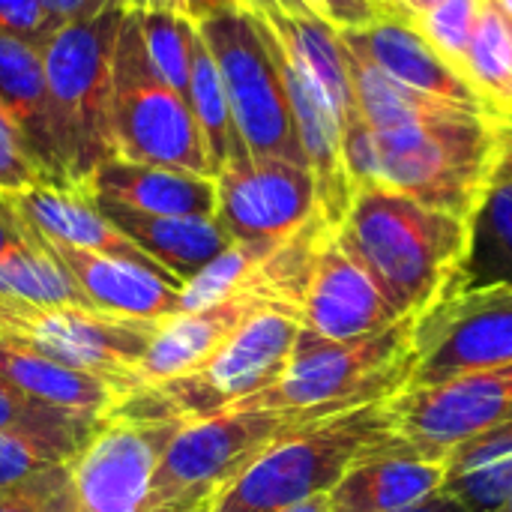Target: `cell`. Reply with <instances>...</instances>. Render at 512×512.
<instances>
[{"label":"cell","instance_id":"obj_1","mask_svg":"<svg viewBox=\"0 0 512 512\" xmlns=\"http://www.w3.org/2000/svg\"><path fill=\"white\" fill-rule=\"evenodd\" d=\"M342 150L354 192H399L468 222L495 174V126L483 114L387 132H375L357 117L342 129Z\"/></svg>","mask_w":512,"mask_h":512},{"label":"cell","instance_id":"obj_2","mask_svg":"<svg viewBox=\"0 0 512 512\" xmlns=\"http://www.w3.org/2000/svg\"><path fill=\"white\" fill-rule=\"evenodd\" d=\"M405 318L465 288L474 222L387 189H357L336 228Z\"/></svg>","mask_w":512,"mask_h":512},{"label":"cell","instance_id":"obj_3","mask_svg":"<svg viewBox=\"0 0 512 512\" xmlns=\"http://www.w3.org/2000/svg\"><path fill=\"white\" fill-rule=\"evenodd\" d=\"M417 318H402L372 336L330 342L300 327L285 372L261 393L225 411H276L309 420L390 402L411 384Z\"/></svg>","mask_w":512,"mask_h":512},{"label":"cell","instance_id":"obj_4","mask_svg":"<svg viewBox=\"0 0 512 512\" xmlns=\"http://www.w3.org/2000/svg\"><path fill=\"white\" fill-rule=\"evenodd\" d=\"M396 438L390 402L300 423L267 444L210 512H282L330 495L354 462Z\"/></svg>","mask_w":512,"mask_h":512},{"label":"cell","instance_id":"obj_5","mask_svg":"<svg viewBox=\"0 0 512 512\" xmlns=\"http://www.w3.org/2000/svg\"><path fill=\"white\" fill-rule=\"evenodd\" d=\"M120 3L60 27L42 51L51 123L69 192H87L96 171L114 159L111 57L126 21Z\"/></svg>","mask_w":512,"mask_h":512},{"label":"cell","instance_id":"obj_6","mask_svg":"<svg viewBox=\"0 0 512 512\" xmlns=\"http://www.w3.org/2000/svg\"><path fill=\"white\" fill-rule=\"evenodd\" d=\"M114 159L216 177L189 102L153 69L129 12L111 57Z\"/></svg>","mask_w":512,"mask_h":512},{"label":"cell","instance_id":"obj_7","mask_svg":"<svg viewBox=\"0 0 512 512\" xmlns=\"http://www.w3.org/2000/svg\"><path fill=\"white\" fill-rule=\"evenodd\" d=\"M300 423L309 417L276 411H219L183 423L156 462L150 510L210 512L267 444Z\"/></svg>","mask_w":512,"mask_h":512},{"label":"cell","instance_id":"obj_8","mask_svg":"<svg viewBox=\"0 0 512 512\" xmlns=\"http://www.w3.org/2000/svg\"><path fill=\"white\" fill-rule=\"evenodd\" d=\"M195 27L219 66L246 153L306 165L264 21L249 9H216L195 21Z\"/></svg>","mask_w":512,"mask_h":512},{"label":"cell","instance_id":"obj_9","mask_svg":"<svg viewBox=\"0 0 512 512\" xmlns=\"http://www.w3.org/2000/svg\"><path fill=\"white\" fill-rule=\"evenodd\" d=\"M186 420L135 390L69 462V512H153L150 480Z\"/></svg>","mask_w":512,"mask_h":512},{"label":"cell","instance_id":"obj_10","mask_svg":"<svg viewBox=\"0 0 512 512\" xmlns=\"http://www.w3.org/2000/svg\"><path fill=\"white\" fill-rule=\"evenodd\" d=\"M159 321H135L90 306L0 297V336L66 366L99 375L123 396L138 390V363Z\"/></svg>","mask_w":512,"mask_h":512},{"label":"cell","instance_id":"obj_11","mask_svg":"<svg viewBox=\"0 0 512 512\" xmlns=\"http://www.w3.org/2000/svg\"><path fill=\"white\" fill-rule=\"evenodd\" d=\"M300 327V312L264 306L252 312L198 372L141 390L186 423L219 414L261 393L285 372Z\"/></svg>","mask_w":512,"mask_h":512},{"label":"cell","instance_id":"obj_12","mask_svg":"<svg viewBox=\"0 0 512 512\" xmlns=\"http://www.w3.org/2000/svg\"><path fill=\"white\" fill-rule=\"evenodd\" d=\"M510 363L512 285H465L417 318L408 390Z\"/></svg>","mask_w":512,"mask_h":512},{"label":"cell","instance_id":"obj_13","mask_svg":"<svg viewBox=\"0 0 512 512\" xmlns=\"http://www.w3.org/2000/svg\"><path fill=\"white\" fill-rule=\"evenodd\" d=\"M315 216L318 189L306 165L246 153L216 174V219L237 243L288 240Z\"/></svg>","mask_w":512,"mask_h":512},{"label":"cell","instance_id":"obj_14","mask_svg":"<svg viewBox=\"0 0 512 512\" xmlns=\"http://www.w3.org/2000/svg\"><path fill=\"white\" fill-rule=\"evenodd\" d=\"M399 438L411 447L450 456L462 441L512 417V363L468 372L390 399Z\"/></svg>","mask_w":512,"mask_h":512},{"label":"cell","instance_id":"obj_15","mask_svg":"<svg viewBox=\"0 0 512 512\" xmlns=\"http://www.w3.org/2000/svg\"><path fill=\"white\" fill-rule=\"evenodd\" d=\"M402 318L405 315L393 306L378 279L339 240L336 228H327L318 243L300 306L303 330L330 342H351L372 336Z\"/></svg>","mask_w":512,"mask_h":512},{"label":"cell","instance_id":"obj_16","mask_svg":"<svg viewBox=\"0 0 512 512\" xmlns=\"http://www.w3.org/2000/svg\"><path fill=\"white\" fill-rule=\"evenodd\" d=\"M267 30V45L273 51V60L279 66L288 102H291V114H294V126H297V138L306 156V165L315 177V189H318V210L324 216V222L330 228H339L351 198H354V183L345 165V150H342V123L333 111V105L324 99V93L315 87V81L288 57V51L276 42V36Z\"/></svg>","mask_w":512,"mask_h":512},{"label":"cell","instance_id":"obj_17","mask_svg":"<svg viewBox=\"0 0 512 512\" xmlns=\"http://www.w3.org/2000/svg\"><path fill=\"white\" fill-rule=\"evenodd\" d=\"M39 240L51 252V258L66 270L75 291L90 309L135 321H162L180 309L183 282L165 270H153L102 252L60 246L45 237Z\"/></svg>","mask_w":512,"mask_h":512},{"label":"cell","instance_id":"obj_18","mask_svg":"<svg viewBox=\"0 0 512 512\" xmlns=\"http://www.w3.org/2000/svg\"><path fill=\"white\" fill-rule=\"evenodd\" d=\"M447 456L396 438L372 450L333 486L330 512H405L444 492Z\"/></svg>","mask_w":512,"mask_h":512},{"label":"cell","instance_id":"obj_19","mask_svg":"<svg viewBox=\"0 0 512 512\" xmlns=\"http://www.w3.org/2000/svg\"><path fill=\"white\" fill-rule=\"evenodd\" d=\"M345 45L366 54L375 66H381L399 84L435 96L441 102L489 114L483 96L474 90L468 78H462L417 30L411 18H384L366 30H342ZM492 117V114H489Z\"/></svg>","mask_w":512,"mask_h":512},{"label":"cell","instance_id":"obj_20","mask_svg":"<svg viewBox=\"0 0 512 512\" xmlns=\"http://www.w3.org/2000/svg\"><path fill=\"white\" fill-rule=\"evenodd\" d=\"M264 306L273 303L261 294L243 291L210 309L174 312L171 318H162L138 363V390L198 372L234 336V330Z\"/></svg>","mask_w":512,"mask_h":512},{"label":"cell","instance_id":"obj_21","mask_svg":"<svg viewBox=\"0 0 512 512\" xmlns=\"http://www.w3.org/2000/svg\"><path fill=\"white\" fill-rule=\"evenodd\" d=\"M93 204L120 234L183 285L234 243L216 216H156L105 198H93Z\"/></svg>","mask_w":512,"mask_h":512},{"label":"cell","instance_id":"obj_22","mask_svg":"<svg viewBox=\"0 0 512 512\" xmlns=\"http://www.w3.org/2000/svg\"><path fill=\"white\" fill-rule=\"evenodd\" d=\"M0 108L24 138L30 156L45 174L48 189H69L54 141L42 51L3 33H0Z\"/></svg>","mask_w":512,"mask_h":512},{"label":"cell","instance_id":"obj_23","mask_svg":"<svg viewBox=\"0 0 512 512\" xmlns=\"http://www.w3.org/2000/svg\"><path fill=\"white\" fill-rule=\"evenodd\" d=\"M84 195L156 216H216V177L123 159L105 162Z\"/></svg>","mask_w":512,"mask_h":512},{"label":"cell","instance_id":"obj_24","mask_svg":"<svg viewBox=\"0 0 512 512\" xmlns=\"http://www.w3.org/2000/svg\"><path fill=\"white\" fill-rule=\"evenodd\" d=\"M12 195H15V204H18L21 216L27 219V225L51 243L102 252V255H114L123 261H135V264L162 270L156 261H150L126 234H120L99 213V207L93 204L90 195L69 192V189H48V186L12 192Z\"/></svg>","mask_w":512,"mask_h":512},{"label":"cell","instance_id":"obj_25","mask_svg":"<svg viewBox=\"0 0 512 512\" xmlns=\"http://www.w3.org/2000/svg\"><path fill=\"white\" fill-rule=\"evenodd\" d=\"M0 378L39 402L96 420L117 411L126 399L114 384L102 381L99 375L51 360L3 336H0Z\"/></svg>","mask_w":512,"mask_h":512},{"label":"cell","instance_id":"obj_26","mask_svg":"<svg viewBox=\"0 0 512 512\" xmlns=\"http://www.w3.org/2000/svg\"><path fill=\"white\" fill-rule=\"evenodd\" d=\"M342 39V36H339ZM345 63H348V75H351V87H354V102L360 117L375 129V132H387V129H402V126H417V123H438V120H456V117H468V114H480V111H468L450 102H441L435 96L417 93L405 84H399L396 78H390L381 66H375L366 54H360L357 48L345 45ZM489 117V114H483Z\"/></svg>","mask_w":512,"mask_h":512},{"label":"cell","instance_id":"obj_27","mask_svg":"<svg viewBox=\"0 0 512 512\" xmlns=\"http://www.w3.org/2000/svg\"><path fill=\"white\" fill-rule=\"evenodd\" d=\"M444 492L468 512H489L510 498L512 417L450 450Z\"/></svg>","mask_w":512,"mask_h":512},{"label":"cell","instance_id":"obj_28","mask_svg":"<svg viewBox=\"0 0 512 512\" xmlns=\"http://www.w3.org/2000/svg\"><path fill=\"white\" fill-rule=\"evenodd\" d=\"M186 102H189L195 123L204 135L213 174H219V168L228 165L231 159L246 156V147L237 135L234 117H231V105L225 96L219 66H216L207 42L201 39L198 27H192V39H189V93H186Z\"/></svg>","mask_w":512,"mask_h":512},{"label":"cell","instance_id":"obj_29","mask_svg":"<svg viewBox=\"0 0 512 512\" xmlns=\"http://www.w3.org/2000/svg\"><path fill=\"white\" fill-rule=\"evenodd\" d=\"M465 78L483 96L492 117L512 111V33L507 15L492 3L483 0L480 24L474 30L468 57H465Z\"/></svg>","mask_w":512,"mask_h":512},{"label":"cell","instance_id":"obj_30","mask_svg":"<svg viewBox=\"0 0 512 512\" xmlns=\"http://www.w3.org/2000/svg\"><path fill=\"white\" fill-rule=\"evenodd\" d=\"M512 285V180H492L477 216L465 285Z\"/></svg>","mask_w":512,"mask_h":512},{"label":"cell","instance_id":"obj_31","mask_svg":"<svg viewBox=\"0 0 512 512\" xmlns=\"http://www.w3.org/2000/svg\"><path fill=\"white\" fill-rule=\"evenodd\" d=\"M102 420L39 402V399L21 393L18 387H12L9 381L0 378V432L33 435V438L51 441V444L69 450L72 456H78Z\"/></svg>","mask_w":512,"mask_h":512},{"label":"cell","instance_id":"obj_32","mask_svg":"<svg viewBox=\"0 0 512 512\" xmlns=\"http://www.w3.org/2000/svg\"><path fill=\"white\" fill-rule=\"evenodd\" d=\"M0 297H21L51 306H87L45 246L0 258Z\"/></svg>","mask_w":512,"mask_h":512},{"label":"cell","instance_id":"obj_33","mask_svg":"<svg viewBox=\"0 0 512 512\" xmlns=\"http://www.w3.org/2000/svg\"><path fill=\"white\" fill-rule=\"evenodd\" d=\"M138 33L144 39L147 57L159 78L171 84L183 99L189 93V39L195 21L177 12L150 9V12H132Z\"/></svg>","mask_w":512,"mask_h":512},{"label":"cell","instance_id":"obj_34","mask_svg":"<svg viewBox=\"0 0 512 512\" xmlns=\"http://www.w3.org/2000/svg\"><path fill=\"white\" fill-rule=\"evenodd\" d=\"M483 0H444L429 12L417 15V30L429 39V45L465 78V57L480 24Z\"/></svg>","mask_w":512,"mask_h":512},{"label":"cell","instance_id":"obj_35","mask_svg":"<svg viewBox=\"0 0 512 512\" xmlns=\"http://www.w3.org/2000/svg\"><path fill=\"white\" fill-rule=\"evenodd\" d=\"M72 459L75 456L69 450L51 441L18 432H0V489L24 486L51 468L69 465Z\"/></svg>","mask_w":512,"mask_h":512},{"label":"cell","instance_id":"obj_36","mask_svg":"<svg viewBox=\"0 0 512 512\" xmlns=\"http://www.w3.org/2000/svg\"><path fill=\"white\" fill-rule=\"evenodd\" d=\"M0 512H69V465L51 468L24 486L0 489Z\"/></svg>","mask_w":512,"mask_h":512},{"label":"cell","instance_id":"obj_37","mask_svg":"<svg viewBox=\"0 0 512 512\" xmlns=\"http://www.w3.org/2000/svg\"><path fill=\"white\" fill-rule=\"evenodd\" d=\"M48 186L24 138L0 108V192H27Z\"/></svg>","mask_w":512,"mask_h":512},{"label":"cell","instance_id":"obj_38","mask_svg":"<svg viewBox=\"0 0 512 512\" xmlns=\"http://www.w3.org/2000/svg\"><path fill=\"white\" fill-rule=\"evenodd\" d=\"M0 33L45 51L57 30L48 21L42 0H0Z\"/></svg>","mask_w":512,"mask_h":512},{"label":"cell","instance_id":"obj_39","mask_svg":"<svg viewBox=\"0 0 512 512\" xmlns=\"http://www.w3.org/2000/svg\"><path fill=\"white\" fill-rule=\"evenodd\" d=\"M303 3L339 33L342 30H366L384 18L399 15L387 0H303Z\"/></svg>","mask_w":512,"mask_h":512},{"label":"cell","instance_id":"obj_40","mask_svg":"<svg viewBox=\"0 0 512 512\" xmlns=\"http://www.w3.org/2000/svg\"><path fill=\"white\" fill-rule=\"evenodd\" d=\"M30 249H42L39 234L21 216L18 204H15V195L0 192V258L30 252Z\"/></svg>","mask_w":512,"mask_h":512},{"label":"cell","instance_id":"obj_41","mask_svg":"<svg viewBox=\"0 0 512 512\" xmlns=\"http://www.w3.org/2000/svg\"><path fill=\"white\" fill-rule=\"evenodd\" d=\"M111 3H117V0H42V6L48 12V21L54 24V30L69 27V24H78V21H87V18L99 15Z\"/></svg>","mask_w":512,"mask_h":512},{"label":"cell","instance_id":"obj_42","mask_svg":"<svg viewBox=\"0 0 512 512\" xmlns=\"http://www.w3.org/2000/svg\"><path fill=\"white\" fill-rule=\"evenodd\" d=\"M495 126V174L492 180H512V126L492 117Z\"/></svg>","mask_w":512,"mask_h":512},{"label":"cell","instance_id":"obj_43","mask_svg":"<svg viewBox=\"0 0 512 512\" xmlns=\"http://www.w3.org/2000/svg\"><path fill=\"white\" fill-rule=\"evenodd\" d=\"M186 6V18L192 21H201L204 15L216 12V9H249L255 6V0H183Z\"/></svg>","mask_w":512,"mask_h":512},{"label":"cell","instance_id":"obj_44","mask_svg":"<svg viewBox=\"0 0 512 512\" xmlns=\"http://www.w3.org/2000/svg\"><path fill=\"white\" fill-rule=\"evenodd\" d=\"M126 12H150V9H165V12H177L186 15L183 0H117Z\"/></svg>","mask_w":512,"mask_h":512},{"label":"cell","instance_id":"obj_45","mask_svg":"<svg viewBox=\"0 0 512 512\" xmlns=\"http://www.w3.org/2000/svg\"><path fill=\"white\" fill-rule=\"evenodd\" d=\"M405 512H468L456 498H450L447 492H438V495H432L429 501H423V504H417V507H411V510Z\"/></svg>","mask_w":512,"mask_h":512},{"label":"cell","instance_id":"obj_46","mask_svg":"<svg viewBox=\"0 0 512 512\" xmlns=\"http://www.w3.org/2000/svg\"><path fill=\"white\" fill-rule=\"evenodd\" d=\"M402 18H417V15H423V12H429L432 6H438V3H444V0H387Z\"/></svg>","mask_w":512,"mask_h":512},{"label":"cell","instance_id":"obj_47","mask_svg":"<svg viewBox=\"0 0 512 512\" xmlns=\"http://www.w3.org/2000/svg\"><path fill=\"white\" fill-rule=\"evenodd\" d=\"M282 512H330V495H318V498H309L297 507H288Z\"/></svg>","mask_w":512,"mask_h":512},{"label":"cell","instance_id":"obj_48","mask_svg":"<svg viewBox=\"0 0 512 512\" xmlns=\"http://www.w3.org/2000/svg\"><path fill=\"white\" fill-rule=\"evenodd\" d=\"M492 3H495V6H498L504 15H507V18H512V0H492Z\"/></svg>","mask_w":512,"mask_h":512},{"label":"cell","instance_id":"obj_49","mask_svg":"<svg viewBox=\"0 0 512 512\" xmlns=\"http://www.w3.org/2000/svg\"><path fill=\"white\" fill-rule=\"evenodd\" d=\"M489 512H512V495L507 498V501H501V504H498L495 510H489Z\"/></svg>","mask_w":512,"mask_h":512},{"label":"cell","instance_id":"obj_50","mask_svg":"<svg viewBox=\"0 0 512 512\" xmlns=\"http://www.w3.org/2000/svg\"><path fill=\"white\" fill-rule=\"evenodd\" d=\"M495 120H501V123H507V126H512V111H510V114H498Z\"/></svg>","mask_w":512,"mask_h":512},{"label":"cell","instance_id":"obj_51","mask_svg":"<svg viewBox=\"0 0 512 512\" xmlns=\"http://www.w3.org/2000/svg\"><path fill=\"white\" fill-rule=\"evenodd\" d=\"M507 21H510V33H512V18H507Z\"/></svg>","mask_w":512,"mask_h":512}]
</instances>
